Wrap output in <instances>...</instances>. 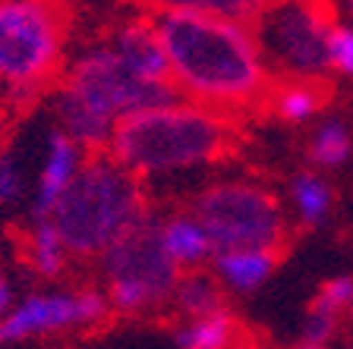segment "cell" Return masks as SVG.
Segmentation results:
<instances>
[{"mask_svg": "<svg viewBox=\"0 0 353 349\" xmlns=\"http://www.w3.org/2000/svg\"><path fill=\"white\" fill-rule=\"evenodd\" d=\"M152 22L183 98L221 114L262 101L268 66L250 22L186 10H158Z\"/></svg>", "mask_w": 353, "mask_h": 349, "instance_id": "6da1fadb", "label": "cell"}, {"mask_svg": "<svg viewBox=\"0 0 353 349\" xmlns=\"http://www.w3.org/2000/svg\"><path fill=\"white\" fill-rule=\"evenodd\" d=\"M234 145L228 114L196 101H170L120 116L108 151L139 176H164L224 158Z\"/></svg>", "mask_w": 353, "mask_h": 349, "instance_id": "7a4b0ae2", "label": "cell"}, {"mask_svg": "<svg viewBox=\"0 0 353 349\" xmlns=\"http://www.w3.org/2000/svg\"><path fill=\"white\" fill-rule=\"evenodd\" d=\"M176 98L183 95L170 79H139L110 44H98L70 66L57 92V120L60 129L70 132L85 151H101L120 116L170 104Z\"/></svg>", "mask_w": 353, "mask_h": 349, "instance_id": "3957f363", "label": "cell"}, {"mask_svg": "<svg viewBox=\"0 0 353 349\" xmlns=\"http://www.w3.org/2000/svg\"><path fill=\"white\" fill-rule=\"evenodd\" d=\"M145 211L139 176L110 151H92L48 218L60 230L70 255L98 258Z\"/></svg>", "mask_w": 353, "mask_h": 349, "instance_id": "277c9868", "label": "cell"}, {"mask_svg": "<svg viewBox=\"0 0 353 349\" xmlns=\"http://www.w3.org/2000/svg\"><path fill=\"white\" fill-rule=\"evenodd\" d=\"M63 47L60 0H0V88L32 98L57 76Z\"/></svg>", "mask_w": 353, "mask_h": 349, "instance_id": "5b68a950", "label": "cell"}, {"mask_svg": "<svg viewBox=\"0 0 353 349\" xmlns=\"http://www.w3.org/2000/svg\"><path fill=\"white\" fill-rule=\"evenodd\" d=\"M250 25L265 66L274 73L316 82L331 70L328 32L334 10L328 0H265Z\"/></svg>", "mask_w": 353, "mask_h": 349, "instance_id": "8992f818", "label": "cell"}, {"mask_svg": "<svg viewBox=\"0 0 353 349\" xmlns=\"http://www.w3.org/2000/svg\"><path fill=\"white\" fill-rule=\"evenodd\" d=\"M158 224L161 220H154L152 211H145L98 255L101 274L108 280V302L123 315L168 302L180 277V268L170 262L161 246Z\"/></svg>", "mask_w": 353, "mask_h": 349, "instance_id": "52a82bcc", "label": "cell"}, {"mask_svg": "<svg viewBox=\"0 0 353 349\" xmlns=\"http://www.w3.org/2000/svg\"><path fill=\"white\" fill-rule=\"evenodd\" d=\"M214 252L268 248L278 252L287 240V224L278 198L252 182H218L192 204Z\"/></svg>", "mask_w": 353, "mask_h": 349, "instance_id": "ba28073f", "label": "cell"}, {"mask_svg": "<svg viewBox=\"0 0 353 349\" xmlns=\"http://www.w3.org/2000/svg\"><path fill=\"white\" fill-rule=\"evenodd\" d=\"M73 328H85L79 293H29L0 321V340L22 343Z\"/></svg>", "mask_w": 353, "mask_h": 349, "instance_id": "9c48e42d", "label": "cell"}, {"mask_svg": "<svg viewBox=\"0 0 353 349\" xmlns=\"http://www.w3.org/2000/svg\"><path fill=\"white\" fill-rule=\"evenodd\" d=\"M82 160H85V148L76 142L66 129H54L48 136L41 158V170H38L35 195H32V218H48L57 198L66 192V186L79 173Z\"/></svg>", "mask_w": 353, "mask_h": 349, "instance_id": "30bf717a", "label": "cell"}, {"mask_svg": "<svg viewBox=\"0 0 353 349\" xmlns=\"http://www.w3.org/2000/svg\"><path fill=\"white\" fill-rule=\"evenodd\" d=\"M108 44L139 79H148V82L170 79L168 54H164V44H161V38H158V32H154L152 19L120 25Z\"/></svg>", "mask_w": 353, "mask_h": 349, "instance_id": "8fae6325", "label": "cell"}, {"mask_svg": "<svg viewBox=\"0 0 353 349\" xmlns=\"http://www.w3.org/2000/svg\"><path fill=\"white\" fill-rule=\"evenodd\" d=\"M158 236H161V246L168 252V258L176 264L180 271H190L205 264L214 255L212 240H208L205 226L196 214H174V218L161 220L158 224Z\"/></svg>", "mask_w": 353, "mask_h": 349, "instance_id": "7c38bea8", "label": "cell"}, {"mask_svg": "<svg viewBox=\"0 0 353 349\" xmlns=\"http://www.w3.org/2000/svg\"><path fill=\"white\" fill-rule=\"evenodd\" d=\"M274 264H278V252H268V248L214 252V274H218L221 286L234 293H256L272 277Z\"/></svg>", "mask_w": 353, "mask_h": 349, "instance_id": "4fadbf2b", "label": "cell"}, {"mask_svg": "<svg viewBox=\"0 0 353 349\" xmlns=\"http://www.w3.org/2000/svg\"><path fill=\"white\" fill-rule=\"evenodd\" d=\"M26 262L44 280H54V277L63 274L66 258H70V248H66L60 230L54 226L51 218H32L29 230H26Z\"/></svg>", "mask_w": 353, "mask_h": 349, "instance_id": "5bb4252c", "label": "cell"}, {"mask_svg": "<svg viewBox=\"0 0 353 349\" xmlns=\"http://www.w3.org/2000/svg\"><path fill=\"white\" fill-rule=\"evenodd\" d=\"M170 299H174L176 308H180L183 315H190V318H199V315H208V312L224 308L221 284L212 274H205V271H199V268H190L186 274L176 277Z\"/></svg>", "mask_w": 353, "mask_h": 349, "instance_id": "9a60e30c", "label": "cell"}, {"mask_svg": "<svg viewBox=\"0 0 353 349\" xmlns=\"http://www.w3.org/2000/svg\"><path fill=\"white\" fill-rule=\"evenodd\" d=\"M174 340L176 346L186 349H224L230 343H236V321L224 308H218V312L190 318V324L176 330Z\"/></svg>", "mask_w": 353, "mask_h": 349, "instance_id": "2e32d148", "label": "cell"}, {"mask_svg": "<svg viewBox=\"0 0 353 349\" xmlns=\"http://www.w3.org/2000/svg\"><path fill=\"white\" fill-rule=\"evenodd\" d=\"M290 198H294V208H296V214H300V220L306 226L322 224L331 211V202H334L331 186L319 173H300L296 176L294 186H290Z\"/></svg>", "mask_w": 353, "mask_h": 349, "instance_id": "e0dca14e", "label": "cell"}, {"mask_svg": "<svg viewBox=\"0 0 353 349\" xmlns=\"http://www.w3.org/2000/svg\"><path fill=\"white\" fill-rule=\"evenodd\" d=\"M322 101H325L322 79H316V82L294 79V85H287L284 92H278L274 110L284 116L287 123H306L309 116L322 107Z\"/></svg>", "mask_w": 353, "mask_h": 349, "instance_id": "ac0fdd59", "label": "cell"}, {"mask_svg": "<svg viewBox=\"0 0 353 349\" xmlns=\"http://www.w3.org/2000/svg\"><path fill=\"white\" fill-rule=\"evenodd\" d=\"M353 151V138L344 123H322L309 142V158L316 160L319 167H341Z\"/></svg>", "mask_w": 353, "mask_h": 349, "instance_id": "d6986e66", "label": "cell"}, {"mask_svg": "<svg viewBox=\"0 0 353 349\" xmlns=\"http://www.w3.org/2000/svg\"><path fill=\"white\" fill-rule=\"evenodd\" d=\"M158 10H186V13H212L228 19L252 22L265 0H148Z\"/></svg>", "mask_w": 353, "mask_h": 349, "instance_id": "ffe728a7", "label": "cell"}, {"mask_svg": "<svg viewBox=\"0 0 353 349\" xmlns=\"http://www.w3.org/2000/svg\"><path fill=\"white\" fill-rule=\"evenodd\" d=\"M26 198V170L10 148L0 145V211H13Z\"/></svg>", "mask_w": 353, "mask_h": 349, "instance_id": "44dd1931", "label": "cell"}, {"mask_svg": "<svg viewBox=\"0 0 353 349\" xmlns=\"http://www.w3.org/2000/svg\"><path fill=\"white\" fill-rule=\"evenodd\" d=\"M334 330H338V312L331 306H325L322 299L316 296V302H312V312H309L306 318V328H303V346H325V343H331V337H334Z\"/></svg>", "mask_w": 353, "mask_h": 349, "instance_id": "7402d4cb", "label": "cell"}, {"mask_svg": "<svg viewBox=\"0 0 353 349\" xmlns=\"http://www.w3.org/2000/svg\"><path fill=\"white\" fill-rule=\"evenodd\" d=\"M328 63L341 76H353V25H331L328 32Z\"/></svg>", "mask_w": 353, "mask_h": 349, "instance_id": "603a6c76", "label": "cell"}, {"mask_svg": "<svg viewBox=\"0 0 353 349\" xmlns=\"http://www.w3.org/2000/svg\"><path fill=\"white\" fill-rule=\"evenodd\" d=\"M319 299H322L325 306L334 308V312L350 308V302H353V277H334V280H328V284L322 286V293H319Z\"/></svg>", "mask_w": 353, "mask_h": 349, "instance_id": "cb8c5ba5", "label": "cell"}, {"mask_svg": "<svg viewBox=\"0 0 353 349\" xmlns=\"http://www.w3.org/2000/svg\"><path fill=\"white\" fill-rule=\"evenodd\" d=\"M16 306V286L10 280V274L0 268V321L7 318V312Z\"/></svg>", "mask_w": 353, "mask_h": 349, "instance_id": "d4e9b609", "label": "cell"}, {"mask_svg": "<svg viewBox=\"0 0 353 349\" xmlns=\"http://www.w3.org/2000/svg\"><path fill=\"white\" fill-rule=\"evenodd\" d=\"M344 3H347V10H350V16H353V0H344Z\"/></svg>", "mask_w": 353, "mask_h": 349, "instance_id": "484cf974", "label": "cell"}, {"mask_svg": "<svg viewBox=\"0 0 353 349\" xmlns=\"http://www.w3.org/2000/svg\"><path fill=\"white\" fill-rule=\"evenodd\" d=\"M0 248H3V236H0Z\"/></svg>", "mask_w": 353, "mask_h": 349, "instance_id": "4316f807", "label": "cell"}, {"mask_svg": "<svg viewBox=\"0 0 353 349\" xmlns=\"http://www.w3.org/2000/svg\"><path fill=\"white\" fill-rule=\"evenodd\" d=\"M350 315H353V302H350Z\"/></svg>", "mask_w": 353, "mask_h": 349, "instance_id": "83f0119b", "label": "cell"}, {"mask_svg": "<svg viewBox=\"0 0 353 349\" xmlns=\"http://www.w3.org/2000/svg\"><path fill=\"white\" fill-rule=\"evenodd\" d=\"M0 343H3V340H0Z\"/></svg>", "mask_w": 353, "mask_h": 349, "instance_id": "f1b7e54d", "label": "cell"}]
</instances>
